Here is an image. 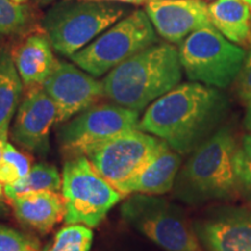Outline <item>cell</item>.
Wrapping results in <instances>:
<instances>
[{
    "label": "cell",
    "instance_id": "1",
    "mask_svg": "<svg viewBox=\"0 0 251 251\" xmlns=\"http://www.w3.org/2000/svg\"><path fill=\"white\" fill-rule=\"evenodd\" d=\"M228 108L219 89L196 81L178 84L147 107L139 129L163 140L179 155H190L222 127Z\"/></svg>",
    "mask_w": 251,
    "mask_h": 251
},
{
    "label": "cell",
    "instance_id": "2",
    "mask_svg": "<svg viewBox=\"0 0 251 251\" xmlns=\"http://www.w3.org/2000/svg\"><path fill=\"white\" fill-rule=\"evenodd\" d=\"M181 77L178 49L171 43H155L119 64L101 81L105 97L141 112L180 84Z\"/></svg>",
    "mask_w": 251,
    "mask_h": 251
},
{
    "label": "cell",
    "instance_id": "3",
    "mask_svg": "<svg viewBox=\"0 0 251 251\" xmlns=\"http://www.w3.org/2000/svg\"><path fill=\"white\" fill-rule=\"evenodd\" d=\"M238 142L229 126H222L200 144L176 178L175 197L190 205L236 197L235 155Z\"/></svg>",
    "mask_w": 251,
    "mask_h": 251
},
{
    "label": "cell",
    "instance_id": "4",
    "mask_svg": "<svg viewBox=\"0 0 251 251\" xmlns=\"http://www.w3.org/2000/svg\"><path fill=\"white\" fill-rule=\"evenodd\" d=\"M126 8L115 2L70 1L52 7L43 18V28L52 48L71 57L125 17Z\"/></svg>",
    "mask_w": 251,
    "mask_h": 251
},
{
    "label": "cell",
    "instance_id": "5",
    "mask_svg": "<svg viewBox=\"0 0 251 251\" xmlns=\"http://www.w3.org/2000/svg\"><path fill=\"white\" fill-rule=\"evenodd\" d=\"M131 227L165 251H203L196 228L183 209L151 194L135 193L121 206Z\"/></svg>",
    "mask_w": 251,
    "mask_h": 251
},
{
    "label": "cell",
    "instance_id": "6",
    "mask_svg": "<svg viewBox=\"0 0 251 251\" xmlns=\"http://www.w3.org/2000/svg\"><path fill=\"white\" fill-rule=\"evenodd\" d=\"M178 55L188 79L221 90L236 80L247 51L216 28L205 27L181 41Z\"/></svg>",
    "mask_w": 251,
    "mask_h": 251
},
{
    "label": "cell",
    "instance_id": "7",
    "mask_svg": "<svg viewBox=\"0 0 251 251\" xmlns=\"http://www.w3.org/2000/svg\"><path fill=\"white\" fill-rule=\"evenodd\" d=\"M155 43L156 30L148 14L136 9L112 25L70 58L91 76L101 77Z\"/></svg>",
    "mask_w": 251,
    "mask_h": 251
},
{
    "label": "cell",
    "instance_id": "8",
    "mask_svg": "<svg viewBox=\"0 0 251 251\" xmlns=\"http://www.w3.org/2000/svg\"><path fill=\"white\" fill-rule=\"evenodd\" d=\"M64 221L96 228L124 196L102 178L86 156H76L64 164L62 177Z\"/></svg>",
    "mask_w": 251,
    "mask_h": 251
},
{
    "label": "cell",
    "instance_id": "9",
    "mask_svg": "<svg viewBox=\"0 0 251 251\" xmlns=\"http://www.w3.org/2000/svg\"><path fill=\"white\" fill-rule=\"evenodd\" d=\"M140 112L124 106L93 105L63 124L58 130L61 149L69 156H85L113 137L139 129Z\"/></svg>",
    "mask_w": 251,
    "mask_h": 251
},
{
    "label": "cell",
    "instance_id": "10",
    "mask_svg": "<svg viewBox=\"0 0 251 251\" xmlns=\"http://www.w3.org/2000/svg\"><path fill=\"white\" fill-rule=\"evenodd\" d=\"M164 144L157 136L135 129L113 137L85 156L97 172L120 192Z\"/></svg>",
    "mask_w": 251,
    "mask_h": 251
},
{
    "label": "cell",
    "instance_id": "11",
    "mask_svg": "<svg viewBox=\"0 0 251 251\" xmlns=\"http://www.w3.org/2000/svg\"><path fill=\"white\" fill-rule=\"evenodd\" d=\"M42 86L55 102L58 125L92 107L105 97L102 81L65 61H57Z\"/></svg>",
    "mask_w": 251,
    "mask_h": 251
},
{
    "label": "cell",
    "instance_id": "12",
    "mask_svg": "<svg viewBox=\"0 0 251 251\" xmlns=\"http://www.w3.org/2000/svg\"><path fill=\"white\" fill-rule=\"evenodd\" d=\"M56 105L42 85L30 86L19 105L12 140L21 148L46 156L49 151L50 129L56 124Z\"/></svg>",
    "mask_w": 251,
    "mask_h": 251
},
{
    "label": "cell",
    "instance_id": "13",
    "mask_svg": "<svg viewBox=\"0 0 251 251\" xmlns=\"http://www.w3.org/2000/svg\"><path fill=\"white\" fill-rule=\"evenodd\" d=\"M146 12L156 33L169 43H180L193 31L214 27L205 0H149Z\"/></svg>",
    "mask_w": 251,
    "mask_h": 251
},
{
    "label": "cell",
    "instance_id": "14",
    "mask_svg": "<svg viewBox=\"0 0 251 251\" xmlns=\"http://www.w3.org/2000/svg\"><path fill=\"white\" fill-rule=\"evenodd\" d=\"M194 228L207 251H251V209L224 207Z\"/></svg>",
    "mask_w": 251,
    "mask_h": 251
},
{
    "label": "cell",
    "instance_id": "15",
    "mask_svg": "<svg viewBox=\"0 0 251 251\" xmlns=\"http://www.w3.org/2000/svg\"><path fill=\"white\" fill-rule=\"evenodd\" d=\"M14 64L24 85H43L54 70L58 59L52 54V46L46 33H31L12 51Z\"/></svg>",
    "mask_w": 251,
    "mask_h": 251
},
{
    "label": "cell",
    "instance_id": "16",
    "mask_svg": "<svg viewBox=\"0 0 251 251\" xmlns=\"http://www.w3.org/2000/svg\"><path fill=\"white\" fill-rule=\"evenodd\" d=\"M180 156L165 143L151 161L122 187L120 193L125 197L134 193L159 196L170 192L180 169Z\"/></svg>",
    "mask_w": 251,
    "mask_h": 251
},
{
    "label": "cell",
    "instance_id": "17",
    "mask_svg": "<svg viewBox=\"0 0 251 251\" xmlns=\"http://www.w3.org/2000/svg\"><path fill=\"white\" fill-rule=\"evenodd\" d=\"M11 200L18 221L40 234H48L64 219L63 197L55 191L28 192Z\"/></svg>",
    "mask_w": 251,
    "mask_h": 251
},
{
    "label": "cell",
    "instance_id": "18",
    "mask_svg": "<svg viewBox=\"0 0 251 251\" xmlns=\"http://www.w3.org/2000/svg\"><path fill=\"white\" fill-rule=\"evenodd\" d=\"M212 25L235 45L251 47V7L244 0H214L208 4Z\"/></svg>",
    "mask_w": 251,
    "mask_h": 251
},
{
    "label": "cell",
    "instance_id": "19",
    "mask_svg": "<svg viewBox=\"0 0 251 251\" xmlns=\"http://www.w3.org/2000/svg\"><path fill=\"white\" fill-rule=\"evenodd\" d=\"M24 83L15 67L12 52L0 47V130L8 129L19 107Z\"/></svg>",
    "mask_w": 251,
    "mask_h": 251
},
{
    "label": "cell",
    "instance_id": "20",
    "mask_svg": "<svg viewBox=\"0 0 251 251\" xmlns=\"http://www.w3.org/2000/svg\"><path fill=\"white\" fill-rule=\"evenodd\" d=\"M62 186L61 176L56 166L40 163L34 165L30 171L14 181V183L5 185V194L9 199L28 192H35V191H58Z\"/></svg>",
    "mask_w": 251,
    "mask_h": 251
},
{
    "label": "cell",
    "instance_id": "21",
    "mask_svg": "<svg viewBox=\"0 0 251 251\" xmlns=\"http://www.w3.org/2000/svg\"><path fill=\"white\" fill-rule=\"evenodd\" d=\"M33 21V12L26 4L0 0V37L23 33Z\"/></svg>",
    "mask_w": 251,
    "mask_h": 251
},
{
    "label": "cell",
    "instance_id": "22",
    "mask_svg": "<svg viewBox=\"0 0 251 251\" xmlns=\"http://www.w3.org/2000/svg\"><path fill=\"white\" fill-rule=\"evenodd\" d=\"M93 234L83 225H69L56 234L52 246L45 251H90Z\"/></svg>",
    "mask_w": 251,
    "mask_h": 251
},
{
    "label": "cell",
    "instance_id": "23",
    "mask_svg": "<svg viewBox=\"0 0 251 251\" xmlns=\"http://www.w3.org/2000/svg\"><path fill=\"white\" fill-rule=\"evenodd\" d=\"M235 174L240 193L251 200V133L244 135L238 142L235 155Z\"/></svg>",
    "mask_w": 251,
    "mask_h": 251
},
{
    "label": "cell",
    "instance_id": "24",
    "mask_svg": "<svg viewBox=\"0 0 251 251\" xmlns=\"http://www.w3.org/2000/svg\"><path fill=\"white\" fill-rule=\"evenodd\" d=\"M0 251H40V246L34 238L0 225Z\"/></svg>",
    "mask_w": 251,
    "mask_h": 251
},
{
    "label": "cell",
    "instance_id": "25",
    "mask_svg": "<svg viewBox=\"0 0 251 251\" xmlns=\"http://www.w3.org/2000/svg\"><path fill=\"white\" fill-rule=\"evenodd\" d=\"M235 83V91H236L238 98L243 102L251 101V47L250 50L247 52L246 58L238 72Z\"/></svg>",
    "mask_w": 251,
    "mask_h": 251
},
{
    "label": "cell",
    "instance_id": "26",
    "mask_svg": "<svg viewBox=\"0 0 251 251\" xmlns=\"http://www.w3.org/2000/svg\"><path fill=\"white\" fill-rule=\"evenodd\" d=\"M2 159L6 162L12 163L15 168L18 169L19 174H20L21 178L25 177L28 172L30 171V161L28 158L27 155L20 152L12 146L11 143L6 144L5 150H4V156H2Z\"/></svg>",
    "mask_w": 251,
    "mask_h": 251
},
{
    "label": "cell",
    "instance_id": "27",
    "mask_svg": "<svg viewBox=\"0 0 251 251\" xmlns=\"http://www.w3.org/2000/svg\"><path fill=\"white\" fill-rule=\"evenodd\" d=\"M21 178L18 169L12 163L6 162L2 159L0 163V183L8 185L14 183Z\"/></svg>",
    "mask_w": 251,
    "mask_h": 251
},
{
    "label": "cell",
    "instance_id": "28",
    "mask_svg": "<svg viewBox=\"0 0 251 251\" xmlns=\"http://www.w3.org/2000/svg\"><path fill=\"white\" fill-rule=\"evenodd\" d=\"M84 1H97V2H115V4H126L140 6L148 2V0H84Z\"/></svg>",
    "mask_w": 251,
    "mask_h": 251
},
{
    "label": "cell",
    "instance_id": "29",
    "mask_svg": "<svg viewBox=\"0 0 251 251\" xmlns=\"http://www.w3.org/2000/svg\"><path fill=\"white\" fill-rule=\"evenodd\" d=\"M7 135H8V129L0 130V163L2 161L5 147L6 144H7Z\"/></svg>",
    "mask_w": 251,
    "mask_h": 251
},
{
    "label": "cell",
    "instance_id": "30",
    "mask_svg": "<svg viewBox=\"0 0 251 251\" xmlns=\"http://www.w3.org/2000/svg\"><path fill=\"white\" fill-rule=\"evenodd\" d=\"M244 127L246 129L251 133V101L247 103L246 117H244Z\"/></svg>",
    "mask_w": 251,
    "mask_h": 251
},
{
    "label": "cell",
    "instance_id": "31",
    "mask_svg": "<svg viewBox=\"0 0 251 251\" xmlns=\"http://www.w3.org/2000/svg\"><path fill=\"white\" fill-rule=\"evenodd\" d=\"M12 1L15 2V4H20V5H24V4H27L29 0H12Z\"/></svg>",
    "mask_w": 251,
    "mask_h": 251
},
{
    "label": "cell",
    "instance_id": "32",
    "mask_svg": "<svg viewBox=\"0 0 251 251\" xmlns=\"http://www.w3.org/2000/svg\"><path fill=\"white\" fill-rule=\"evenodd\" d=\"M35 1L40 2V4H42V5H47V4H49V2L54 1V0H35Z\"/></svg>",
    "mask_w": 251,
    "mask_h": 251
},
{
    "label": "cell",
    "instance_id": "33",
    "mask_svg": "<svg viewBox=\"0 0 251 251\" xmlns=\"http://www.w3.org/2000/svg\"><path fill=\"white\" fill-rule=\"evenodd\" d=\"M244 1H246V2H247V4H248V5H249V6H250V7H251V0H244Z\"/></svg>",
    "mask_w": 251,
    "mask_h": 251
},
{
    "label": "cell",
    "instance_id": "34",
    "mask_svg": "<svg viewBox=\"0 0 251 251\" xmlns=\"http://www.w3.org/2000/svg\"><path fill=\"white\" fill-rule=\"evenodd\" d=\"M2 196V187H1V183H0V197Z\"/></svg>",
    "mask_w": 251,
    "mask_h": 251
},
{
    "label": "cell",
    "instance_id": "35",
    "mask_svg": "<svg viewBox=\"0 0 251 251\" xmlns=\"http://www.w3.org/2000/svg\"><path fill=\"white\" fill-rule=\"evenodd\" d=\"M211 1H214V0H211Z\"/></svg>",
    "mask_w": 251,
    "mask_h": 251
}]
</instances>
